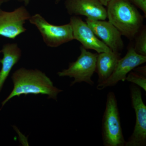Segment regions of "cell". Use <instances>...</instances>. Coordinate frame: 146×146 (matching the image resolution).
<instances>
[{
  "mask_svg": "<svg viewBox=\"0 0 146 146\" xmlns=\"http://www.w3.org/2000/svg\"><path fill=\"white\" fill-rule=\"evenodd\" d=\"M13 88L10 94L2 103V108L13 97L29 94L47 95L48 98L57 101L58 95L63 90L54 86L50 79L37 69L19 68L11 76Z\"/></svg>",
  "mask_w": 146,
  "mask_h": 146,
  "instance_id": "obj_1",
  "label": "cell"
},
{
  "mask_svg": "<svg viewBox=\"0 0 146 146\" xmlns=\"http://www.w3.org/2000/svg\"><path fill=\"white\" fill-rule=\"evenodd\" d=\"M108 21L130 40L143 27V16L129 0H112L107 6Z\"/></svg>",
  "mask_w": 146,
  "mask_h": 146,
  "instance_id": "obj_2",
  "label": "cell"
},
{
  "mask_svg": "<svg viewBox=\"0 0 146 146\" xmlns=\"http://www.w3.org/2000/svg\"><path fill=\"white\" fill-rule=\"evenodd\" d=\"M102 135L104 146H125L117 101L114 92L107 94L102 120Z\"/></svg>",
  "mask_w": 146,
  "mask_h": 146,
  "instance_id": "obj_3",
  "label": "cell"
},
{
  "mask_svg": "<svg viewBox=\"0 0 146 146\" xmlns=\"http://www.w3.org/2000/svg\"><path fill=\"white\" fill-rule=\"evenodd\" d=\"M29 21L36 27L42 35L43 41L48 47L56 48L74 40L70 23L55 25L48 23L38 13L31 16Z\"/></svg>",
  "mask_w": 146,
  "mask_h": 146,
  "instance_id": "obj_4",
  "label": "cell"
},
{
  "mask_svg": "<svg viewBox=\"0 0 146 146\" xmlns=\"http://www.w3.org/2000/svg\"><path fill=\"white\" fill-rule=\"evenodd\" d=\"M80 55L74 62L70 63L68 68L58 72L59 77L68 76L74 78L70 86L77 83L84 82L93 86L94 82L91 78L96 72L98 53L88 51L82 46L80 47Z\"/></svg>",
  "mask_w": 146,
  "mask_h": 146,
  "instance_id": "obj_5",
  "label": "cell"
},
{
  "mask_svg": "<svg viewBox=\"0 0 146 146\" xmlns=\"http://www.w3.org/2000/svg\"><path fill=\"white\" fill-rule=\"evenodd\" d=\"M130 91L136 123L133 133L126 141L125 146H146V106L142 98L141 88L133 84L130 86Z\"/></svg>",
  "mask_w": 146,
  "mask_h": 146,
  "instance_id": "obj_6",
  "label": "cell"
},
{
  "mask_svg": "<svg viewBox=\"0 0 146 146\" xmlns=\"http://www.w3.org/2000/svg\"><path fill=\"white\" fill-rule=\"evenodd\" d=\"M31 17L26 6H21L11 11L0 8V36L14 39L27 31L24 26Z\"/></svg>",
  "mask_w": 146,
  "mask_h": 146,
  "instance_id": "obj_7",
  "label": "cell"
},
{
  "mask_svg": "<svg viewBox=\"0 0 146 146\" xmlns=\"http://www.w3.org/2000/svg\"><path fill=\"white\" fill-rule=\"evenodd\" d=\"M146 62V56L137 54L132 46L129 47L125 55L118 61L112 75L106 81L98 84L97 89L103 90L115 86L119 81H125L129 73Z\"/></svg>",
  "mask_w": 146,
  "mask_h": 146,
  "instance_id": "obj_8",
  "label": "cell"
},
{
  "mask_svg": "<svg viewBox=\"0 0 146 146\" xmlns=\"http://www.w3.org/2000/svg\"><path fill=\"white\" fill-rule=\"evenodd\" d=\"M70 24L72 28L74 40L80 42L86 50L96 51L98 54L111 50L104 42L98 38L86 22L77 16H72Z\"/></svg>",
  "mask_w": 146,
  "mask_h": 146,
  "instance_id": "obj_9",
  "label": "cell"
},
{
  "mask_svg": "<svg viewBox=\"0 0 146 146\" xmlns=\"http://www.w3.org/2000/svg\"><path fill=\"white\" fill-rule=\"evenodd\" d=\"M86 23L95 35L100 38L111 50L118 52L122 50L124 44L122 35L109 21H95L86 18Z\"/></svg>",
  "mask_w": 146,
  "mask_h": 146,
  "instance_id": "obj_10",
  "label": "cell"
},
{
  "mask_svg": "<svg viewBox=\"0 0 146 146\" xmlns=\"http://www.w3.org/2000/svg\"><path fill=\"white\" fill-rule=\"evenodd\" d=\"M64 5L72 16H84L95 21L107 18V9L99 0H65Z\"/></svg>",
  "mask_w": 146,
  "mask_h": 146,
  "instance_id": "obj_11",
  "label": "cell"
},
{
  "mask_svg": "<svg viewBox=\"0 0 146 146\" xmlns=\"http://www.w3.org/2000/svg\"><path fill=\"white\" fill-rule=\"evenodd\" d=\"M3 57L0 58L2 67L0 70V93L13 66L18 63L22 56L21 49L17 43H7L3 45Z\"/></svg>",
  "mask_w": 146,
  "mask_h": 146,
  "instance_id": "obj_12",
  "label": "cell"
},
{
  "mask_svg": "<svg viewBox=\"0 0 146 146\" xmlns=\"http://www.w3.org/2000/svg\"><path fill=\"white\" fill-rule=\"evenodd\" d=\"M121 54L112 50L98 54L95 72L98 76V84L106 81L112 75L121 58Z\"/></svg>",
  "mask_w": 146,
  "mask_h": 146,
  "instance_id": "obj_13",
  "label": "cell"
},
{
  "mask_svg": "<svg viewBox=\"0 0 146 146\" xmlns=\"http://www.w3.org/2000/svg\"><path fill=\"white\" fill-rule=\"evenodd\" d=\"M135 39L134 50L138 54L146 56V29L142 27L136 35Z\"/></svg>",
  "mask_w": 146,
  "mask_h": 146,
  "instance_id": "obj_14",
  "label": "cell"
},
{
  "mask_svg": "<svg viewBox=\"0 0 146 146\" xmlns=\"http://www.w3.org/2000/svg\"><path fill=\"white\" fill-rule=\"evenodd\" d=\"M126 80L138 86L146 91V76L134 71H131L127 76Z\"/></svg>",
  "mask_w": 146,
  "mask_h": 146,
  "instance_id": "obj_15",
  "label": "cell"
},
{
  "mask_svg": "<svg viewBox=\"0 0 146 146\" xmlns=\"http://www.w3.org/2000/svg\"><path fill=\"white\" fill-rule=\"evenodd\" d=\"M131 3L143 12L144 17H146V0H129Z\"/></svg>",
  "mask_w": 146,
  "mask_h": 146,
  "instance_id": "obj_16",
  "label": "cell"
},
{
  "mask_svg": "<svg viewBox=\"0 0 146 146\" xmlns=\"http://www.w3.org/2000/svg\"><path fill=\"white\" fill-rule=\"evenodd\" d=\"M134 72L141 74L146 76V66L143 67H137L133 70Z\"/></svg>",
  "mask_w": 146,
  "mask_h": 146,
  "instance_id": "obj_17",
  "label": "cell"
},
{
  "mask_svg": "<svg viewBox=\"0 0 146 146\" xmlns=\"http://www.w3.org/2000/svg\"><path fill=\"white\" fill-rule=\"evenodd\" d=\"M11 1H16L19 2L23 3H24V6H27L29 4L31 0H4V3L8 2Z\"/></svg>",
  "mask_w": 146,
  "mask_h": 146,
  "instance_id": "obj_18",
  "label": "cell"
},
{
  "mask_svg": "<svg viewBox=\"0 0 146 146\" xmlns=\"http://www.w3.org/2000/svg\"><path fill=\"white\" fill-rule=\"evenodd\" d=\"M100 2L102 3L103 5H104L105 7L107 6L108 3L112 1V0H99Z\"/></svg>",
  "mask_w": 146,
  "mask_h": 146,
  "instance_id": "obj_19",
  "label": "cell"
},
{
  "mask_svg": "<svg viewBox=\"0 0 146 146\" xmlns=\"http://www.w3.org/2000/svg\"><path fill=\"white\" fill-rule=\"evenodd\" d=\"M61 1H62V0H54L55 3L56 4H58Z\"/></svg>",
  "mask_w": 146,
  "mask_h": 146,
  "instance_id": "obj_20",
  "label": "cell"
},
{
  "mask_svg": "<svg viewBox=\"0 0 146 146\" xmlns=\"http://www.w3.org/2000/svg\"><path fill=\"white\" fill-rule=\"evenodd\" d=\"M4 3V0H0V7Z\"/></svg>",
  "mask_w": 146,
  "mask_h": 146,
  "instance_id": "obj_21",
  "label": "cell"
}]
</instances>
